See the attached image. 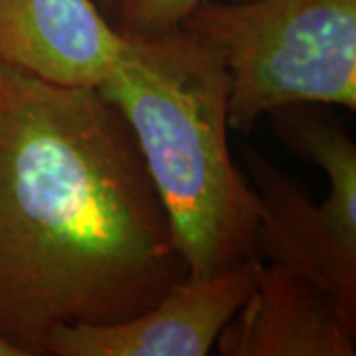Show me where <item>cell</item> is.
Returning <instances> with one entry per match:
<instances>
[{"label": "cell", "instance_id": "obj_1", "mask_svg": "<svg viewBox=\"0 0 356 356\" xmlns=\"http://www.w3.org/2000/svg\"><path fill=\"white\" fill-rule=\"evenodd\" d=\"M186 275L119 109L0 65V341L46 356L54 329L135 317Z\"/></svg>", "mask_w": 356, "mask_h": 356}, {"label": "cell", "instance_id": "obj_2", "mask_svg": "<svg viewBox=\"0 0 356 356\" xmlns=\"http://www.w3.org/2000/svg\"><path fill=\"white\" fill-rule=\"evenodd\" d=\"M97 86L127 121L191 275L255 254L257 196L228 145L229 76L206 42L177 28L123 36Z\"/></svg>", "mask_w": 356, "mask_h": 356}, {"label": "cell", "instance_id": "obj_3", "mask_svg": "<svg viewBox=\"0 0 356 356\" xmlns=\"http://www.w3.org/2000/svg\"><path fill=\"white\" fill-rule=\"evenodd\" d=\"M180 28L229 76V129L285 105L356 107V0H202Z\"/></svg>", "mask_w": 356, "mask_h": 356}, {"label": "cell", "instance_id": "obj_4", "mask_svg": "<svg viewBox=\"0 0 356 356\" xmlns=\"http://www.w3.org/2000/svg\"><path fill=\"white\" fill-rule=\"evenodd\" d=\"M242 159L257 196L255 254L315 281L356 323V192L329 186L317 206L257 149L243 147Z\"/></svg>", "mask_w": 356, "mask_h": 356}, {"label": "cell", "instance_id": "obj_5", "mask_svg": "<svg viewBox=\"0 0 356 356\" xmlns=\"http://www.w3.org/2000/svg\"><path fill=\"white\" fill-rule=\"evenodd\" d=\"M264 259L250 254L212 275H186L135 317L109 325H64L46 356H206L254 289Z\"/></svg>", "mask_w": 356, "mask_h": 356}, {"label": "cell", "instance_id": "obj_6", "mask_svg": "<svg viewBox=\"0 0 356 356\" xmlns=\"http://www.w3.org/2000/svg\"><path fill=\"white\" fill-rule=\"evenodd\" d=\"M125 38L93 0H0V62L65 88H97Z\"/></svg>", "mask_w": 356, "mask_h": 356}, {"label": "cell", "instance_id": "obj_7", "mask_svg": "<svg viewBox=\"0 0 356 356\" xmlns=\"http://www.w3.org/2000/svg\"><path fill=\"white\" fill-rule=\"evenodd\" d=\"M214 346L222 356H355L356 323L315 281L264 264Z\"/></svg>", "mask_w": 356, "mask_h": 356}, {"label": "cell", "instance_id": "obj_8", "mask_svg": "<svg viewBox=\"0 0 356 356\" xmlns=\"http://www.w3.org/2000/svg\"><path fill=\"white\" fill-rule=\"evenodd\" d=\"M202 0H121L113 26L123 36H156L177 30Z\"/></svg>", "mask_w": 356, "mask_h": 356}, {"label": "cell", "instance_id": "obj_9", "mask_svg": "<svg viewBox=\"0 0 356 356\" xmlns=\"http://www.w3.org/2000/svg\"><path fill=\"white\" fill-rule=\"evenodd\" d=\"M95 4L99 6V10L103 13V16L107 20H113L117 18V13H119V4L121 0H95Z\"/></svg>", "mask_w": 356, "mask_h": 356}, {"label": "cell", "instance_id": "obj_10", "mask_svg": "<svg viewBox=\"0 0 356 356\" xmlns=\"http://www.w3.org/2000/svg\"><path fill=\"white\" fill-rule=\"evenodd\" d=\"M0 356H18V353L14 350L10 344H6L4 341H0Z\"/></svg>", "mask_w": 356, "mask_h": 356}, {"label": "cell", "instance_id": "obj_11", "mask_svg": "<svg viewBox=\"0 0 356 356\" xmlns=\"http://www.w3.org/2000/svg\"><path fill=\"white\" fill-rule=\"evenodd\" d=\"M0 65H2V62H0Z\"/></svg>", "mask_w": 356, "mask_h": 356}]
</instances>
